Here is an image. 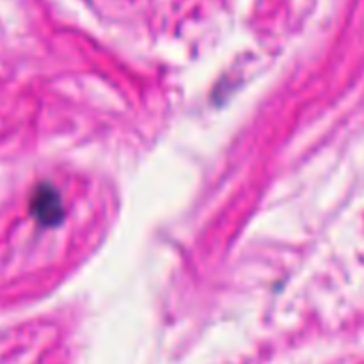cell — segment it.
I'll return each mask as SVG.
<instances>
[{
    "label": "cell",
    "instance_id": "6da1fadb",
    "mask_svg": "<svg viewBox=\"0 0 364 364\" xmlns=\"http://www.w3.org/2000/svg\"><path fill=\"white\" fill-rule=\"evenodd\" d=\"M31 213L43 226H55L63 220L64 208L60 196L52 185L41 183L36 187L31 198Z\"/></svg>",
    "mask_w": 364,
    "mask_h": 364
}]
</instances>
